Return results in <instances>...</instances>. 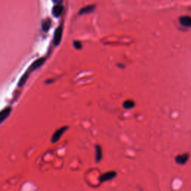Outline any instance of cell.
Wrapping results in <instances>:
<instances>
[{
  "label": "cell",
  "mask_w": 191,
  "mask_h": 191,
  "mask_svg": "<svg viewBox=\"0 0 191 191\" xmlns=\"http://www.w3.org/2000/svg\"><path fill=\"white\" fill-rule=\"evenodd\" d=\"M67 129H68L67 126H64L58 129L54 134H53L52 137H51V142L52 143H55L58 142V141L61 139V137H62V135H64L65 131H66Z\"/></svg>",
  "instance_id": "6da1fadb"
},
{
  "label": "cell",
  "mask_w": 191,
  "mask_h": 191,
  "mask_svg": "<svg viewBox=\"0 0 191 191\" xmlns=\"http://www.w3.org/2000/svg\"><path fill=\"white\" fill-rule=\"evenodd\" d=\"M62 34H63V28L61 26H60L56 28V30H55V32L54 40H53L55 46H58L60 44L61 41Z\"/></svg>",
  "instance_id": "7a4b0ae2"
},
{
  "label": "cell",
  "mask_w": 191,
  "mask_h": 191,
  "mask_svg": "<svg viewBox=\"0 0 191 191\" xmlns=\"http://www.w3.org/2000/svg\"><path fill=\"white\" fill-rule=\"evenodd\" d=\"M116 176V173L115 171H109L107 172V173H104L102 175H100V177L99 178V180L101 182H105V181H110L111 179H114Z\"/></svg>",
  "instance_id": "3957f363"
},
{
  "label": "cell",
  "mask_w": 191,
  "mask_h": 191,
  "mask_svg": "<svg viewBox=\"0 0 191 191\" xmlns=\"http://www.w3.org/2000/svg\"><path fill=\"white\" fill-rule=\"evenodd\" d=\"M46 59L44 58H41L39 59H37V61H35L33 64H32V66H30L29 67V70H28V71L29 72H32V71H34V70H37V69H38L40 67V66H41L43 64V63H44Z\"/></svg>",
  "instance_id": "277c9868"
},
{
  "label": "cell",
  "mask_w": 191,
  "mask_h": 191,
  "mask_svg": "<svg viewBox=\"0 0 191 191\" xmlns=\"http://www.w3.org/2000/svg\"><path fill=\"white\" fill-rule=\"evenodd\" d=\"M64 7L62 5H55L52 8V15L55 17H59L62 14Z\"/></svg>",
  "instance_id": "5b68a950"
},
{
  "label": "cell",
  "mask_w": 191,
  "mask_h": 191,
  "mask_svg": "<svg viewBox=\"0 0 191 191\" xmlns=\"http://www.w3.org/2000/svg\"><path fill=\"white\" fill-rule=\"evenodd\" d=\"M11 111V108L10 107H7V108H4V109L2 110L1 113H0V121L1 123H2L5 120H6V118L10 115Z\"/></svg>",
  "instance_id": "8992f818"
},
{
  "label": "cell",
  "mask_w": 191,
  "mask_h": 191,
  "mask_svg": "<svg viewBox=\"0 0 191 191\" xmlns=\"http://www.w3.org/2000/svg\"><path fill=\"white\" fill-rule=\"evenodd\" d=\"M179 22L181 25L184 27H191V17L188 16L181 17L179 19Z\"/></svg>",
  "instance_id": "52a82bcc"
},
{
  "label": "cell",
  "mask_w": 191,
  "mask_h": 191,
  "mask_svg": "<svg viewBox=\"0 0 191 191\" xmlns=\"http://www.w3.org/2000/svg\"><path fill=\"white\" fill-rule=\"evenodd\" d=\"M95 10V5H87V6L82 7L81 10L79 11V14H90V13L93 12Z\"/></svg>",
  "instance_id": "ba28073f"
},
{
  "label": "cell",
  "mask_w": 191,
  "mask_h": 191,
  "mask_svg": "<svg viewBox=\"0 0 191 191\" xmlns=\"http://www.w3.org/2000/svg\"><path fill=\"white\" fill-rule=\"evenodd\" d=\"M189 158V154H180V155L177 156L175 158V161L176 163L179 164H184L187 162V160Z\"/></svg>",
  "instance_id": "9c48e42d"
},
{
  "label": "cell",
  "mask_w": 191,
  "mask_h": 191,
  "mask_svg": "<svg viewBox=\"0 0 191 191\" xmlns=\"http://www.w3.org/2000/svg\"><path fill=\"white\" fill-rule=\"evenodd\" d=\"M51 26V20L49 18L46 19L43 21L42 22V28H43V31L44 32H47L50 29V27Z\"/></svg>",
  "instance_id": "30bf717a"
},
{
  "label": "cell",
  "mask_w": 191,
  "mask_h": 191,
  "mask_svg": "<svg viewBox=\"0 0 191 191\" xmlns=\"http://www.w3.org/2000/svg\"><path fill=\"white\" fill-rule=\"evenodd\" d=\"M96 160L99 162L102 158V149L99 145H96Z\"/></svg>",
  "instance_id": "8fae6325"
},
{
  "label": "cell",
  "mask_w": 191,
  "mask_h": 191,
  "mask_svg": "<svg viewBox=\"0 0 191 191\" xmlns=\"http://www.w3.org/2000/svg\"><path fill=\"white\" fill-rule=\"evenodd\" d=\"M28 76H29V71L26 72V73H25L24 75L22 76V77H21L20 81H19V83H18V87H22V86H23L25 84H26V81H27Z\"/></svg>",
  "instance_id": "7c38bea8"
},
{
  "label": "cell",
  "mask_w": 191,
  "mask_h": 191,
  "mask_svg": "<svg viewBox=\"0 0 191 191\" xmlns=\"http://www.w3.org/2000/svg\"><path fill=\"white\" fill-rule=\"evenodd\" d=\"M134 106H135V102L132 100H126L123 102V107L126 109L132 108Z\"/></svg>",
  "instance_id": "4fadbf2b"
},
{
  "label": "cell",
  "mask_w": 191,
  "mask_h": 191,
  "mask_svg": "<svg viewBox=\"0 0 191 191\" xmlns=\"http://www.w3.org/2000/svg\"><path fill=\"white\" fill-rule=\"evenodd\" d=\"M73 44H74V47H75L76 49H80L82 47L81 42H79V41H75Z\"/></svg>",
  "instance_id": "5bb4252c"
},
{
  "label": "cell",
  "mask_w": 191,
  "mask_h": 191,
  "mask_svg": "<svg viewBox=\"0 0 191 191\" xmlns=\"http://www.w3.org/2000/svg\"><path fill=\"white\" fill-rule=\"evenodd\" d=\"M54 2V3L56 4V5H61V3L63 2V0H52Z\"/></svg>",
  "instance_id": "9a60e30c"
}]
</instances>
